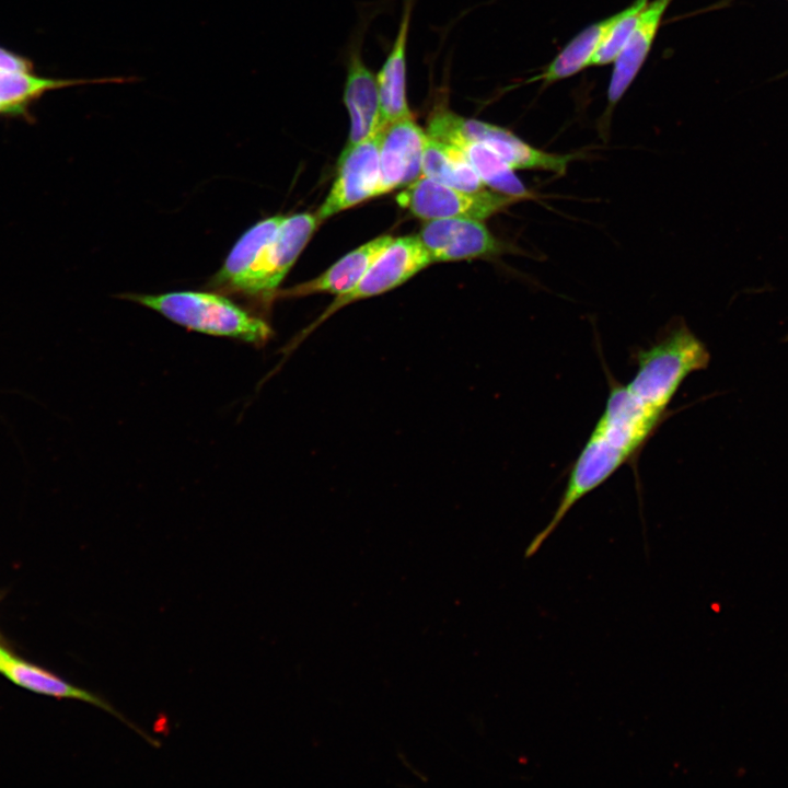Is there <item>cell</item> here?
<instances>
[{"label":"cell","instance_id":"cell-1","mask_svg":"<svg viewBox=\"0 0 788 788\" xmlns=\"http://www.w3.org/2000/svg\"><path fill=\"white\" fill-rule=\"evenodd\" d=\"M636 372L626 384L613 379L605 407L573 462L559 503L547 525L533 538L525 556L534 555L571 508L637 457L664 420L685 379L705 369L706 346L681 321L670 324L649 347L635 355Z\"/></svg>","mask_w":788,"mask_h":788},{"label":"cell","instance_id":"cell-2","mask_svg":"<svg viewBox=\"0 0 788 788\" xmlns=\"http://www.w3.org/2000/svg\"><path fill=\"white\" fill-rule=\"evenodd\" d=\"M318 224L310 212L258 221L236 241L211 286L227 293L269 299Z\"/></svg>","mask_w":788,"mask_h":788},{"label":"cell","instance_id":"cell-3","mask_svg":"<svg viewBox=\"0 0 788 788\" xmlns=\"http://www.w3.org/2000/svg\"><path fill=\"white\" fill-rule=\"evenodd\" d=\"M126 298L159 312L181 326L208 335L262 345L273 333L263 318L212 292L175 291L129 294Z\"/></svg>","mask_w":788,"mask_h":788},{"label":"cell","instance_id":"cell-4","mask_svg":"<svg viewBox=\"0 0 788 788\" xmlns=\"http://www.w3.org/2000/svg\"><path fill=\"white\" fill-rule=\"evenodd\" d=\"M397 204L422 220L467 218L484 220L520 199L486 188L466 192L421 175L396 197Z\"/></svg>","mask_w":788,"mask_h":788},{"label":"cell","instance_id":"cell-5","mask_svg":"<svg viewBox=\"0 0 788 788\" xmlns=\"http://www.w3.org/2000/svg\"><path fill=\"white\" fill-rule=\"evenodd\" d=\"M431 263L430 255L418 235L394 239L382 255L371 265L359 283L351 291L337 296L320 318L302 333L299 343L321 322L340 308L357 300L390 291L403 285Z\"/></svg>","mask_w":788,"mask_h":788},{"label":"cell","instance_id":"cell-6","mask_svg":"<svg viewBox=\"0 0 788 788\" xmlns=\"http://www.w3.org/2000/svg\"><path fill=\"white\" fill-rule=\"evenodd\" d=\"M380 132L344 148L337 176L315 213L320 223L373 197L380 173Z\"/></svg>","mask_w":788,"mask_h":788},{"label":"cell","instance_id":"cell-7","mask_svg":"<svg viewBox=\"0 0 788 788\" xmlns=\"http://www.w3.org/2000/svg\"><path fill=\"white\" fill-rule=\"evenodd\" d=\"M457 116L448 108H437L429 118L427 135L457 148L485 186L520 200L535 195L515 175L514 170L485 144L465 138L457 128Z\"/></svg>","mask_w":788,"mask_h":788},{"label":"cell","instance_id":"cell-8","mask_svg":"<svg viewBox=\"0 0 788 788\" xmlns=\"http://www.w3.org/2000/svg\"><path fill=\"white\" fill-rule=\"evenodd\" d=\"M418 237L432 263L493 257L509 250L482 220L445 218L427 220Z\"/></svg>","mask_w":788,"mask_h":788},{"label":"cell","instance_id":"cell-9","mask_svg":"<svg viewBox=\"0 0 788 788\" xmlns=\"http://www.w3.org/2000/svg\"><path fill=\"white\" fill-rule=\"evenodd\" d=\"M426 139L427 132L413 116L384 124L380 132V173L373 197L406 187L422 175Z\"/></svg>","mask_w":788,"mask_h":788},{"label":"cell","instance_id":"cell-10","mask_svg":"<svg viewBox=\"0 0 788 788\" xmlns=\"http://www.w3.org/2000/svg\"><path fill=\"white\" fill-rule=\"evenodd\" d=\"M459 131L467 139L478 141L515 170H535L564 175L579 153H554L541 150L519 138L512 131L486 121L457 117Z\"/></svg>","mask_w":788,"mask_h":788},{"label":"cell","instance_id":"cell-11","mask_svg":"<svg viewBox=\"0 0 788 788\" xmlns=\"http://www.w3.org/2000/svg\"><path fill=\"white\" fill-rule=\"evenodd\" d=\"M673 0H652L640 11L623 49L613 62L607 86V109H612L625 95L642 68L657 37L662 19Z\"/></svg>","mask_w":788,"mask_h":788},{"label":"cell","instance_id":"cell-12","mask_svg":"<svg viewBox=\"0 0 788 788\" xmlns=\"http://www.w3.org/2000/svg\"><path fill=\"white\" fill-rule=\"evenodd\" d=\"M344 103L350 118L346 147L354 146L382 129L380 92L376 76L354 53L348 62Z\"/></svg>","mask_w":788,"mask_h":788},{"label":"cell","instance_id":"cell-13","mask_svg":"<svg viewBox=\"0 0 788 788\" xmlns=\"http://www.w3.org/2000/svg\"><path fill=\"white\" fill-rule=\"evenodd\" d=\"M394 237L382 235L349 252L316 278L283 291L286 297H303L314 293L337 296L351 291L371 265L389 247Z\"/></svg>","mask_w":788,"mask_h":788},{"label":"cell","instance_id":"cell-14","mask_svg":"<svg viewBox=\"0 0 788 788\" xmlns=\"http://www.w3.org/2000/svg\"><path fill=\"white\" fill-rule=\"evenodd\" d=\"M0 672L8 676L14 683L24 686L34 692L44 693L56 697L74 698L95 705L101 709L113 715L115 718L124 722L128 728L137 732L142 739L152 745L158 742L149 737L141 728L137 727L115 707L102 697L82 688L74 687L67 682L56 677L55 675L43 671L34 665L25 663L0 647Z\"/></svg>","mask_w":788,"mask_h":788},{"label":"cell","instance_id":"cell-15","mask_svg":"<svg viewBox=\"0 0 788 788\" xmlns=\"http://www.w3.org/2000/svg\"><path fill=\"white\" fill-rule=\"evenodd\" d=\"M413 0H406L392 49L376 74L383 125L412 116L406 94V46Z\"/></svg>","mask_w":788,"mask_h":788},{"label":"cell","instance_id":"cell-16","mask_svg":"<svg viewBox=\"0 0 788 788\" xmlns=\"http://www.w3.org/2000/svg\"><path fill=\"white\" fill-rule=\"evenodd\" d=\"M616 16L617 13L584 27L569 40L544 71L530 78L526 83L542 82L547 85L568 79L589 68Z\"/></svg>","mask_w":788,"mask_h":788},{"label":"cell","instance_id":"cell-17","mask_svg":"<svg viewBox=\"0 0 788 788\" xmlns=\"http://www.w3.org/2000/svg\"><path fill=\"white\" fill-rule=\"evenodd\" d=\"M138 77H102L93 79H42L23 71L0 70V113L19 114L42 93L78 84L134 83Z\"/></svg>","mask_w":788,"mask_h":788},{"label":"cell","instance_id":"cell-18","mask_svg":"<svg viewBox=\"0 0 788 788\" xmlns=\"http://www.w3.org/2000/svg\"><path fill=\"white\" fill-rule=\"evenodd\" d=\"M421 173L443 185L466 192H478L486 188L457 148L428 135L424 148Z\"/></svg>","mask_w":788,"mask_h":788},{"label":"cell","instance_id":"cell-19","mask_svg":"<svg viewBox=\"0 0 788 788\" xmlns=\"http://www.w3.org/2000/svg\"><path fill=\"white\" fill-rule=\"evenodd\" d=\"M649 0H635L629 7L617 12L613 25L607 31L601 46L593 56L590 67L613 63L627 42L640 11Z\"/></svg>","mask_w":788,"mask_h":788},{"label":"cell","instance_id":"cell-20","mask_svg":"<svg viewBox=\"0 0 788 788\" xmlns=\"http://www.w3.org/2000/svg\"><path fill=\"white\" fill-rule=\"evenodd\" d=\"M31 68L27 60L0 48V70L28 72Z\"/></svg>","mask_w":788,"mask_h":788}]
</instances>
